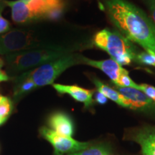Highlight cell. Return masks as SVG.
<instances>
[{"mask_svg":"<svg viewBox=\"0 0 155 155\" xmlns=\"http://www.w3.org/2000/svg\"><path fill=\"white\" fill-rule=\"evenodd\" d=\"M15 86L14 89V96L19 97L24 94L32 91L36 89L35 83L30 79L22 76V75H18L15 77Z\"/></svg>","mask_w":155,"mask_h":155,"instance_id":"14","label":"cell"},{"mask_svg":"<svg viewBox=\"0 0 155 155\" xmlns=\"http://www.w3.org/2000/svg\"><path fill=\"white\" fill-rule=\"evenodd\" d=\"M106 9L108 18L121 34L155 54V24L142 9L127 0H107Z\"/></svg>","mask_w":155,"mask_h":155,"instance_id":"1","label":"cell"},{"mask_svg":"<svg viewBox=\"0 0 155 155\" xmlns=\"http://www.w3.org/2000/svg\"><path fill=\"white\" fill-rule=\"evenodd\" d=\"M139 90L141 91L147 97L155 103V87L146 83H141L139 85Z\"/></svg>","mask_w":155,"mask_h":155,"instance_id":"20","label":"cell"},{"mask_svg":"<svg viewBox=\"0 0 155 155\" xmlns=\"http://www.w3.org/2000/svg\"><path fill=\"white\" fill-rule=\"evenodd\" d=\"M4 64H5V62L1 58H0V70H2V68L4 66Z\"/></svg>","mask_w":155,"mask_h":155,"instance_id":"24","label":"cell"},{"mask_svg":"<svg viewBox=\"0 0 155 155\" xmlns=\"http://www.w3.org/2000/svg\"><path fill=\"white\" fill-rule=\"evenodd\" d=\"M82 64L90 65V66L101 70L111 79V82L114 84L119 80V77L122 74L129 73L127 70L124 68L121 65H119L117 62L114 61L111 58L104 60V61H95V60L90 59L83 55Z\"/></svg>","mask_w":155,"mask_h":155,"instance_id":"9","label":"cell"},{"mask_svg":"<svg viewBox=\"0 0 155 155\" xmlns=\"http://www.w3.org/2000/svg\"><path fill=\"white\" fill-rule=\"evenodd\" d=\"M10 7L15 23L28 25L42 20H57L63 15V0H2Z\"/></svg>","mask_w":155,"mask_h":155,"instance_id":"3","label":"cell"},{"mask_svg":"<svg viewBox=\"0 0 155 155\" xmlns=\"http://www.w3.org/2000/svg\"><path fill=\"white\" fill-rule=\"evenodd\" d=\"M12 104L8 97L0 95V126L3 124L11 114Z\"/></svg>","mask_w":155,"mask_h":155,"instance_id":"15","label":"cell"},{"mask_svg":"<svg viewBox=\"0 0 155 155\" xmlns=\"http://www.w3.org/2000/svg\"><path fill=\"white\" fill-rule=\"evenodd\" d=\"M93 43L97 48L106 52L111 59L121 66L134 61L139 52L133 42L119 31L108 29L97 32L93 39Z\"/></svg>","mask_w":155,"mask_h":155,"instance_id":"5","label":"cell"},{"mask_svg":"<svg viewBox=\"0 0 155 155\" xmlns=\"http://www.w3.org/2000/svg\"><path fill=\"white\" fill-rule=\"evenodd\" d=\"M107 100L108 98L99 91H98L96 94H95V101H96L98 104H101V105L105 104L107 103Z\"/></svg>","mask_w":155,"mask_h":155,"instance_id":"22","label":"cell"},{"mask_svg":"<svg viewBox=\"0 0 155 155\" xmlns=\"http://www.w3.org/2000/svg\"><path fill=\"white\" fill-rule=\"evenodd\" d=\"M53 88L56 91L61 94H68L73 99L77 101L83 103L85 108H88L94 104L93 95L94 91L88 90L77 86L62 85L58 83H53Z\"/></svg>","mask_w":155,"mask_h":155,"instance_id":"11","label":"cell"},{"mask_svg":"<svg viewBox=\"0 0 155 155\" xmlns=\"http://www.w3.org/2000/svg\"><path fill=\"white\" fill-rule=\"evenodd\" d=\"M134 61L141 65L155 67V54L146 50L138 52L136 55Z\"/></svg>","mask_w":155,"mask_h":155,"instance_id":"16","label":"cell"},{"mask_svg":"<svg viewBox=\"0 0 155 155\" xmlns=\"http://www.w3.org/2000/svg\"><path fill=\"white\" fill-rule=\"evenodd\" d=\"M92 81L94 83L95 86H96L98 91L104 94L106 98H109L112 101L115 102L116 104L122 106V107L130 108L131 109V105L129 104V101L122 96L115 88H113L111 87L107 86V85H106L105 83H104L98 78H93Z\"/></svg>","mask_w":155,"mask_h":155,"instance_id":"13","label":"cell"},{"mask_svg":"<svg viewBox=\"0 0 155 155\" xmlns=\"http://www.w3.org/2000/svg\"><path fill=\"white\" fill-rule=\"evenodd\" d=\"M107 148L104 146H96L89 147L86 150L80 151L68 155H108Z\"/></svg>","mask_w":155,"mask_h":155,"instance_id":"17","label":"cell"},{"mask_svg":"<svg viewBox=\"0 0 155 155\" xmlns=\"http://www.w3.org/2000/svg\"><path fill=\"white\" fill-rule=\"evenodd\" d=\"M143 1L150 10L151 17H152L151 19L155 24V0H143Z\"/></svg>","mask_w":155,"mask_h":155,"instance_id":"21","label":"cell"},{"mask_svg":"<svg viewBox=\"0 0 155 155\" xmlns=\"http://www.w3.org/2000/svg\"><path fill=\"white\" fill-rule=\"evenodd\" d=\"M5 5L2 2H0V35L7 32L11 29L10 23H9L7 19H5L2 16V14L4 7H5Z\"/></svg>","mask_w":155,"mask_h":155,"instance_id":"19","label":"cell"},{"mask_svg":"<svg viewBox=\"0 0 155 155\" xmlns=\"http://www.w3.org/2000/svg\"><path fill=\"white\" fill-rule=\"evenodd\" d=\"M82 56L76 53L68 54L19 75L32 80L38 88L53 84L56 78L64 71L74 65L82 64Z\"/></svg>","mask_w":155,"mask_h":155,"instance_id":"6","label":"cell"},{"mask_svg":"<svg viewBox=\"0 0 155 155\" xmlns=\"http://www.w3.org/2000/svg\"><path fill=\"white\" fill-rule=\"evenodd\" d=\"M46 25L11 29L0 35V54L7 55L17 52L61 45L55 42Z\"/></svg>","mask_w":155,"mask_h":155,"instance_id":"2","label":"cell"},{"mask_svg":"<svg viewBox=\"0 0 155 155\" xmlns=\"http://www.w3.org/2000/svg\"><path fill=\"white\" fill-rule=\"evenodd\" d=\"M115 89L129 101L131 109L155 114V103L139 89L115 86Z\"/></svg>","mask_w":155,"mask_h":155,"instance_id":"8","label":"cell"},{"mask_svg":"<svg viewBox=\"0 0 155 155\" xmlns=\"http://www.w3.org/2000/svg\"><path fill=\"white\" fill-rule=\"evenodd\" d=\"M131 139L140 145L143 155H155V127L139 128L133 131Z\"/></svg>","mask_w":155,"mask_h":155,"instance_id":"10","label":"cell"},{"mask_svg":"<svg viewBox=\"0 0 155 155\" xmlns=\"http://www.w3.org/2000/svg\"><path fill=\"white\" fill-rule=\"evenodd\" d=\"M114 86L119 87H124V88H133L139 89V84L136 83L132 79L129 77V73L122 74L119 77V80L114 83Z\"/></svg>","mask_w":155,"mask_h":155,"instance_id":"18","label":"cell"},{"mask_svg":"<svg viewBox=\"0 0 155 155\" xmlns=\"http://www.w3.org/2000/svg\"><path fill=\"white\" fill-rule=\"evenodd\" d=\"M50 129L58 134L71 137L74 131V125L70 116L63 112H55L51 114L48 121Z\"/></svg>","mask_w":155,"mask_h":155,"instance_id":"12","label":"cell"},{"mask_svg":"<svg viewBox=\"0 0 155 155\" xmlns=\"http://www.w3.org/2000/svg\"><path fill=\"white\" fill-rule=\"evenodd\" d=\"M75 49V47L61 45L9 54L5 55V59L7 73L9 76L15 78L21 73L74 53Z\"/></svg>","mask_w":155,"mask_h":155,"instance_id":"4","label":"cell"},{"mask_svg":"<svg viewBox=\"0 0 155 155\" xmlns=\"http://www.w3.org/2000/svg\"><path fill=\"white\" fill-rule=\"evenodd\" d=\"M10 79V77L9 76L8 74L5 72V71L0 70V83L7 81Z\"/></svg>","mask_w":155,"mask_h":155,"instance_id":"23","label":"cell"},{"mask_svg":"<svg viewBox=\"0 0 155 155\" xmlns=\"http://www.w3.org/2000/svg\"><path fill=\"white\" fill-rule=\"evenodd\" d=\"M40 133L45 139L53 145L55 155H63L67 153H74L84 150L90 147L89 142H81L72 137L58 134L52 129L42 127Z\"/></svg>","mask_w":155,"mask_h":155,"instance_id":"7","label":"cell"}]
</instances>
